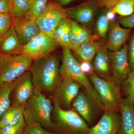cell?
Listing matches in <instances>:
<instances>
[{
	"label": "cell",
	"mask_w": 134,
	"mask_h": 134,
	"mask_svg": "<svg viewBox=\"0 0 134 134\" xmlns=\"http://www.w3.org/2000/svg\"><path fill=\"white\" fill-rule=\"evenodd\" d=\"M57 55L52 53L33 60L29 71L34 87L43 92H51L61 81Z\"/></svg>",
	"instance_id": "1"
},
{
	"label": "cell",
	"mask_w": 134,
	"mask_h": 134,
	"mask_svg": "<svg viewBox=\"0 0 134 134\" xmlns=\"http://www.w3.org/2000/svg\"><path fill=\"white\" fill-rule=\"evenodd\" d=\"M53 105L50 99L34 87L30 98L25 107L24 117L26 125L38 122L44 127L53 130L52 120Z\"/></svg>",
	"instance_id": "2"
},
{
	"label": "cell",
	"mask_w": 134,
	"mask_h": 134,
	"mask_svg": "<svg viewBox=\"0 0 134 134\" xmlns=\"http://www.w3.org/2000/svg\"><path fill=\"white\" fill-rule=\"evenodd\" d=\"M53 105L52 120L53 130L56 134H89L90 127L72 108L64 110Z\"/></svg>",
	"instance_id": "3"
},
{
	"label": "cell",
	"mask_w": 134,
	"mask_h": 134,
	"mask_svg": "<svg viewBox=\"0 0 134 134\" xmlns=\"http://www.w3.org/2000/svg\"><path fill=\"white\" fill-rule=\"evenodd\" d=\"M71 50L68 47H63L62 62L60 68L62 78L72 79L80 84L99 105L104 108L93 85L88 76L82 71L79 62Z\"/></svg>",
	"instance_id": "4"
},
{
	"label": "cell",
	"mask_w": 134,
	"mask_h": 134,
	"mask_svg": "<svg viewBox=\"0 0 134 134\" xmlns=\"http://www.w3.org/2000/svg\"><path fill=\"white\" fill-rule=\"evenodd\" d=\"M33 60L24 53L0 54V85L15 81L29 70Z\"/></svg>",
	"instance_id": "5"
},
{
	"label": "cell",
	"mask_w": 134,
	"mask_h": 134,
	"mask_svg": "<svg viewBox=\"0 0 134 134\" xmlns=\"http://www.w3.org/2000/svg\"><path fill=\"white\" fill-rule=\"evenodd\" d=\"M99 97L105 111L120 112L122 98L121 88L113 81L101 78L93 72L87 75Z\"/></svg>",
	"instance_id": "6"
},
{
	"label": "cell",
	"mask_w": 134,
	"mask_h": 134,
	"mask_svg": "<svg viewBox=\"0 0 134 134\" xmlns=\"http://www.w3.org/2000/svg\"><path fill=\"white\" fill-rule=\"evenodd\" d=\"M71 108L90 127L96 125L105 111L83 87L73 101Z\"/></svg>",
	"instance_id": "7"
},
{
	"label": "cell",
	"mask_w": 134,
	"mask_h": 134,
	"mask_svg": "<svg viewBox=\"0 0 134 134\" xmlns=\"http://www.w3.org/2000/svg\"><path fill=\"white\" fill-rule=\"evenodd\" d=\"M82 88L80 84L72 79L62 78L59 83L51 92L50 100L53 105L63 109H71L73 101Z\"/></svg>",
	"instance_id": "8"
},
{
	"label": "cell",
	"mask_w": 134,
	"mask_h": 134,
	"mask_svg": "<svg viewBox=\"0 0 134 134\" xmlns=\"http://www.w3.org/2000/svg\"><path fill=\"white\" fill-rule=\"evenodd\" d=\"M66 9L59 3L50 2L43 14L36 20L40 31L53 37V33L58 24L67 18Z\"/></svg>",
	"instance_id": "9"
},
{
	"label": "cell",
	"mask_w": 134,
	"mask_h": 134,
	"mask_svg": "<svg viewBox=\"0 0 134 134\" xmlns=\"http://www.w3.org/2000/svg\"><path fill=\"white\" fill-rule=\"evenodd\" d=\"M59 46L53 37L41 32L24 46L23 53L34 60L53 53Z\"/></svg>",
	"instance_id": "10"
},
{
	"label": "cell",
	"mask_w": 134,
	"mask_h": 134,
	"mask_svg": "<svg viewBox=\"0 0 134 134\" xmlns=\"http://www.w3.org/2000/svg\"><path fill=\"white\" fill-rule=\"evenodd\" d=\"M128 44L126 43L122 47L110 53L112 69V81L120 87L127 79L131 69L128 57Z\"/></svg>",
	"instance_id": "11"
},
{
	"label": "cell",
	"mask_w": 134,
	"mask_h": 134,
	"mask_svg": "<svg viewBox=\"0 0 134 134\" xmlns=\"http://www.w3.org/2000/svg\"><path fill=\"white\" fill-rule=\"evenodd\" d=\"M34 88L31 74L28 70L16 79V83L10 96V106L25 107Z\"/></svg>",
	"instance_id": "12"
},
{
	"label": "cell",
	"mask_w": 134,
	"mask_h": 134,
	"mask_svg": "<svg viewBox=\"0 0 134 134\" xmlns=\"http://www.w3.org/2000/svg\"><path fill=\"white\" fill-rule=\"evenodd\" d=\"M98 7L95 0H90L75 7L67 9L66 12L74 21L89 29L93 25Z\"/></svg>",
	"instance_id": "13"
},
{
	"label": "cell",
	"mask_w": 134,
	"mask_h": 134,
	"mask_svg": "<svg viewBox=\"0 0 134 134\" xmlns=\"http://www.w3.org/2000/svg\"><path fill=\"white\" fill-rule=\"evenodd\" d=\"M121 123L120 112L105 111L96 125L90 127L89 134H118Z\"/></svg>",
	"instance_id": "14"
},
{
	"label": "cell",
	"mask_w": 134,
	"mask_h": 134,
	"mask_svg": "<svg viewBox=\"0 0 134 134\" xmlns=\"http://www.w3.org/2000/svg\"><path fill=\"white\" fill-rule=\"evenodd\" d=\"M105 44H102L91 62L93 73L103 79L112 81L110 53Z\"/></svg>",
	"instance_id": "15"
},
{
	"label": "cell",
	"mask_w": 134,
	"mask_h": 134,
	"mask_svg": "<svg viewBox=\"0 0 134 134\" xmlns=\"http://www.w3.org/2000/svg\"><path fill=\"white\" fill-rule=\"evenodd\" d=\"M132 33V29L124 28L118 22L111 23L108 31L107 47L110 51L119 50L126 43Z\"/></svg>",
	"instance_id": "16"
},
{
	"label": "cell",
	"mask_w": 134,
	"mask_h": 134,
	"mask_svg": "<svg viewBox=\"0 0 134 134\" xmlns=\"http://www.w3.org/2000/svg\"><path fill=\"white\" fill-rule=\"evenodd\" d=\"M13 25L19 41L24 46L41 32L35 20L26 18H13Z\"/></svg>",
	"instance_id": "17"
},
{
	"label": "cell",
	"mask_w": 134,
	"mask_h": 134,
	"mask_svg": "<svg viewBox=\"0 0 134 134\" xmlns=\"http://www.w3.org/2000/svg\"><path fill=\"white\" fill-rule=\"evenodd\" d=\"M24 46L19 41L13 24L0 39V52L2 54H16L23 53Z\"/></svg>",
	"instance_id": "18"
},
{
	"label": "cell",
	"mask_w": 134,
	"mask_h": 134,
	"mask_svg": "<svg viewBox=\"0 0 134 134\" xmlns=\"http://www.w3.org/2000/svg\"><path fill=\"white\" fill-rule=\"evenodd\" d=\"M120 110L121 123L118 134H134V107L122 98Z\"/></svg>",
	"instance_id": "19"
},
{
	"label": "cell",
	"mask_w": 134,
	"mask_h": 134,
	"mask_svg": "<svg viewBox=\"0 0 134 134\" xmlns=\"http://www.w3.org/2000/svg\"><path fill=\"white\" fill-rule=\"evenodd\" d=\"M71 28L70 21L67 18L63 19L55 28L53 37L59 45L72 50L70 40Z\"/></svg>",
	"instance_id": "20"
},
{
	"label": "cell",
	"mask_w": 134,
	"mask_h": 134,
	"mask_svg": "<svg viewBox=\"0 0 134 134\" xmlns=\"http://www.w3.org/2000/svg\"><path fill=\"white\" fill-rule=\"evenodd\" d=\"M103 43L92 39L81 45L74 50L81 61L91 63Z\"/></svg>",
	"instance_id": "21"
},
{
	"label": "cell",
	"mask_w": 134,
	"mask_h": 134,
	"mask_svg": "<svg viewBox=\"0 0 134 134\" xmlns=\"http://www.w3.org/2000/svg\"><path fill=\"white\" fill-rule=\"evenodd\" d=\"M16 83L14 81L0 85V118L10 107L11 92Z\"/></svg>",
	"instance_id": "22"
},
{
	"label": "cell",
	"mask_w": 134,
	"mask_h": 134,
	"mask_svg": "<svg viewBox=\"0 0 134 134\" xmlns=\"http://www.w3.org/2000/svg\"><path fill=\"white\" fill-rule=\"evenodd\" d=\"M33 0H12L10 14L13 18L26 17L31 8Z\"/></svg>",
	"instance_id": "23"
},
{
	"label": "cell",
	"mask_w": 134,
	"mask_h": 134,
	"mask_svg": "<svg viewBox=\"0 0 134 134\" xmlns=\"http://www.w3.org/2000/svg\"><path fill=\"white\" fill-rule=\"evenodd\" d=\"M122 98L134 107V71H132L121 86Z\"/></svg>",
	"instance_id": "24"
},
{
	"label": "cell",
	"mask_w": 134,
	"mask_h": 134,
	"mask_svg": "<svg viewBox=\"0 0 134 134\" xmlns=\"http://www.w3.org/2000/svg\"><path fill=\"white\" fill-rule=\"evenodd\" d=\"M110 26V22L105 15V12H102L97 19L95 26L96 34L102 38H105Z\"/></svg>",
	"instance_id": "25"
},
{
	"label": "cell",
	"mask_w": 134,
	"mask_h": 134,
	"mask_svg": "<svg viewBox=\"0 0 134 134\" xmlns=\"http://www.w3.org/2000/svg\"><path fill=\"white\" fill-rule=\"evenodd\" d=\"M48 1V0H33L30 10L25 18L36 21L45 10L49 3Z\"/></svg>",
	"instance_id": "26"
},
{
	"label": "cell",
	"mask_w": 134,
	"mask_h": 134,
	"mask_svg": "<svg viewBox=\"0 0 134 134\" xmlns=\"http://www.w3.org/2000/svg\"><path fill=\"white\" fill-rule=\"evenodd\" d=\"M114 9L121 16H128L134 12V0H120Z\"/></svg>",
	"instance_id": "27"
},
{
	"label": "cell",
	"mask_w": 134,
	"mask_h": 134,
	"mask_svg": "<svg viewBox=\"0 0 134 134\" xmlns=\"http://www.w3.org/2000/svg\"><path fill=\"white\" fill-rule=\"evenodd\" d=\"M71 26L76 32L79 39L80 45L84 44L93 39L90 32L86 28L81 26L76 22L70 21Z\"/></svg>",
	"instance_id": "28"
},
{
	"label": "cell",
	"mask_w": 134,
	"mask_h": 134,
	"mask_svg": "<svg viewBox=\"0 0 134 134\" xmlns=\"http://www.w3.org/2000/svg\"><path fill=\"white\" fill-rule=\"evenodd\" d=\"M24 117L14 126H7L0 129V134H22L26 126Z\"/></svg>",
	"instance_id": "29"
},
{
	"label": "cell",
	"mask_w": 134,
	"mask_h": 134,
	"mask_svg": "<svg viewBox=\"0 0 134 134\" xmlns=\"http://www.w3.org/2000/svg\"><path fill=\"white\" fill-rule=\"evenodd\" d=\"M13 17L10 13L0 14V39L13 24Z\"/></svg>",
	"instance_id": "30"
},
{
	"label": "cell",
	"mask_w": 134,
	"mask_h": 134,
	"mask_svg": "<svg viewBox=\"0 0 134 134\" xmlns=\"http://www.w3.org/2000/svg\"><path fill=\"white\" fill-rule=\"evenodd\" d=\"M24 134H56L54 132H50L44 129L38 122H34L26 125Z\"/></svg>",
	"instance_id": "31"
},
{
	"label": "cell",
	"mask_w": 134,
	"mask_h": 134,
	"mask_svg": "<svg viewBox=\"0 0 134 134\" xmlns=\"http://www.w3.org/2000/svg\"><path fill=\"white\" fill-rule=\"evenodd\" d=\"M13 107L12 119L8 126L16 125L24 117V111L25 107Z\"/></svg>",
	"instance_id": "32"
},
{
	"label": "cell",
	"mask_w": 134,
	"mask_h": 134,
	"mask_svg": "<svg viewBox=\"0 0 134 134\" xmlns=\"http://www.w3.org/2000/svg\"><path fill=\"white\" fill-rule=\"evenodd\" d=\"M128 57L131 72L134 71V31L132 33L128 44Z\"/></svg>",
	"instance_id": "33"
},
{
	"label": "cell",
	"mask_w": 134,
	"mask_h": 134,
	"mask_svg": "<svg viewBox=\"0 0 134 134\" xmlns=\"http://www.w3.org/2000/svg\"><path fill=\"white\" fill-rule=\"evenodd\" d=\"M118 23L122 27L132 29L134 27V12L128 16H121Z\"/></svg>",
	"instance_id": "34"
},
{
	"label": "cell",
	"mask_w": 134,
	"mask_h": 134,
	"mask_svg": "<svg viewBox=\"0 0 134 134\" xmlns=\"http://www.w3.org/2000/svg\"><path fill=\"white\" fill-rule=\"evenodd\" d=\"M13 107L12 106L9 108L0 118V129L7 126L12 119Z\"/></svg>",
	"instance_id": "35"
},
{
	"label": "cell",
	"mask_w": 134,
	"mask_h": 134,
	"mask_svg": "<svg viewBox=\"0 0 134 134\" xmlns=\"http://www.w3.org/2000/svg\"><path fill=\"white\" fill-rule=\"evenodd\" d=\"M98 7L108 10L114 7L120 0H95Z\"/></svg>",
	"instance_id": "36"
},
{
	"label": "cell",
	"mask_w": 134,
	"mask_h": 134,
	"mask_svg": "<svg viewBox=\"0 0 134 134\" xmlns=\"http://www.w3.org/2000/svg\"><path fill=\"white\" fill-rule=\"evenodd\" d=\"M12 0H0V14L10 13Z\"/></svg>",
	"instance_id": "37"
},
{
	"label": "cell",
	"mask_w": 134,
	"mask_h": 134,
	"mask_svg": "<svg viewBox=\"0 0 134 134\" xmlns=\"http://www.w3.org/2000/svg\"><path fill=\"white\" fill-rule=\"evenodd\" d=\"M79 63L81 69L85 74L87 75L93 72L91 63L81 61Z\"/></svg>",
	"instance_id": "38"
},
{
	"label": "cell",
	"mask_w": 134,
	"mask_h": 134,
	"mask_svg": "<svg viewBox=\"0 0 134 134\" xmlns=\"http://www.w3.org/2000/svg\"><path fill=\"white\" fill-rule=\"evenodd\" d=\"M117 13L115 12L114 7L107 10L105 12V15L109 22L111 23L115 22Z\"/></svg>",
	"instance_id": "39"
},
{
	"label": "cell",
	"mask_w": 134,
	"mask_h": 134,
	"mask_svg": "<svg viewBox=\"0 0 134 134\" xmlns=\"http://www.w3.org/2000/svg\"><path fill=\"white\" fill-rule=\"evenodd\" d=\"M58 3L62 6L65 5L69 3L73 0H58Z\"/></svg>",
	"instance_id": "40"
},
{
	"label": "cell",
	"mask_w": 134,
	"mask_h": 134,
	"mask_svg": "<svg viewBox=\"0 0 134 134\" xmlns=\"http://www.w3.org/2000/svg\"><path fill=\"white\" fill-rule=\"evenodd\" d=\"M24 134V133H23V134Z\"/></svg>",
	"instance_id": "41"
},
{
	"label": "cell",
	"mask_w": 134,
	"mask_h": 134,
	"mask_svg": "<svg viewBox=\"0 0 134 134\" xmlns=\"http://www.w3.org/2000/svg\"><path fill=\"white\" fill-rule=\"evenodd\" d=\"M0 54H1V52H0Z\"/></svg>",
	"instance_id": "42"
}]
</instances>
